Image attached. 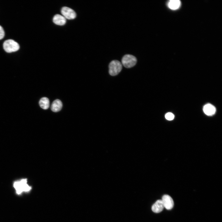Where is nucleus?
<instances>
[{"instance_id": "13", "label": "nucleus", "mask_w": 222, "mask_h": 222, "mask_svg": "<svg viewBox=\"0 0 222 222\" xmlns=\"http://www.w3.org/2000/svg\"><path fill=\"white\" fill-rule=\"evenodd\" d=\"M165 117L167 120L171 121L174 119V115L172 113L169 112L165 114Z\"/></svg>"}, {"instance_id": "5", "label": "nucleus", "mask_w": 222, "mask_h": 222, "mask_svg": "<svg viewBox=\"0 0 222 222\" xmlns=\"http://www.w3.org/2000/svg\"><path fill=\"white\" fill-rule=\"evenodd\" d=\"M61 13L63 16L68 19H73L76 17V14L75 11L72 9L64 6L61 10Z\"/></svg>"}, {"instance_id": "3", "label": "nucleus", "mask_w": 222, "mask_h": 222, "mask_svg": "<svg viewBox=\"0 0 222 222\" xmlns=\"http://www.w3.org/2000/svg\"><path fill=\"white\" fill-rule=\"evenodd\" d=\"M3 47L5 51L8 53L17 51L19 48V44L12 39L6 40L3 43Z\"/></svg>"}, {"instance_id": "6", "label": "nucleus", "mask_w": 222, "mask_h": 222, "mask_svg": "<svg viewBox=\"0 0 222 222\" xmlns=\"http://www.w3.org/2000/svg\"><path fill=\"white\" fill-rule=\"evenodd\" d=\"M164 208L167 210H170L173 207L174 203L173 199L169 195H164L161 199Z\"/></svg>"}, {"instance_id": "2", "label": "nucleus", "mask_w": 222, "mask_h": 222, "mask_svg": "<svg viewBox=\"0 0 222 222\" xmlns=\"http://www.w3.org/2000/svg\"><path fill=\"white\" fill-rule=\"evenodd\" d=\"M109 67V74L112 76H115L121 70L122 65L119 61L114 60L110 63Z\"/></svg>"}, {"instance_id": "10", "label": "nucleus", "mask_w": 222, "mask_h": 222, "mask_svg": "<svg viewBox=\"0 0 222 222\" xmlns=\"http://www.w3.org/2000/svg\"><path fill=\"white\" fill-rule=\"evenodd\" d=\"M62 107V103L61 101L59 99H56L52 102L51 109L53 112H57L60 110Z\"/></svg>"}, {"instance_id": "9", "label": "nucleus", "mask_w": 222, "mask_h": 222, "mask_svg": "<svg viewBox=\"0 0 222 222\" xmlns=\"http://www.w3.org/2000/svg\"><path fill=\"white\" fill-rule=\"evenodd\" d=\"M53 21L54 23L59 25H64L66 22V19L63 16L57 14L55 15L53 18Z\"/></svg>"}, {"instance_id": "4", "label": "nucleus", "mask_w": 222, "mask_h": 222, "mask_svg": "<svg viewBox=\"0 0 222 222\" xmlns=\"http://www.w3.org/2000/svg\"><path fill=\"white\" fill-rule=\"evenodd\" d=\"M137 62L136 57L134 56L130 55H125L121 60L122 64L124 67L130 68L134 66Z\"/></svg>"}, {"instance_id": "14", "label": "nucleus", "mask_w": 222, "mask_h": 222, "mask_svg": "<svg viewBox=\"0 0 222 222\" xmlns=\"http://www.w3.org/2000/svg\"><path fill=\"white\" fill-rule=\"evenodd\" d=\"M5 35V32L3 28L0 25V39L3 38Z\"/></svg>"}, {"instance_id": "1", "label": "nucleus", "mask_w": 222, "mask_h": 222, "mask_svg": "<svg viewBox=\"0 0 222 222\" xmlns=\"http://www.w3.org/2000/svg\"><path fill=\"white\" fill-rule=\"evenodd\" d=\"M27 179L14 182V187L17 194H20L23 191L28 192L31 190V187L27 184Z\"/></svg>"}, {"instance_id": "12", "label": "nucleus", "mask_w": 222, "mask_h": 222, "mask_svg": "<svg viewBox=\"0 0 222 222\" xmlns=\"http://www.w3.org/2000/svg\"><path fill=\"white\" fill-rule=\"evenodd\" d=\"M180 5V2L179 0H171L169 1L168 5L169 7L172 10L178 9Z\"/></svg>"}, {"instance_id": "8", "label": "nucleus", "mask_w": 222, "mask_h": 222, "mask_svg": "<svg viewBox=\"0 0 222 222\" xmlns=\"http://www.w3.org/2000/svg\"><path fill=\"white\" fill-rule=\"evenodd\" d=\"M203 111L206 115L210 116L215 113L216 109L215 106L211 104H207L204 106Z\"/></svg>"}, {"instance_id": "11", "label": "nucleus", "mask_w": 222, "mask_h": 222, "mask_svg": "<svg viewBox=\"0 0 222 222\" xmlns=\"http://www.w3.org/2000/svg\"><path fill=\"white\" fill-rule=\"evenodd\" d=\"M39 103L40 107L44 109H48L49 107V99L46 97H43L41 98L39 101Z\"/></svg>"}, {"instance_id": "7", "label": "nucleus", "mask_w": 222, "mask_h": 222, "mask_svg": "<svg viewBox=\"0 0 222 222\" xmlns=\"http://www.w3.org/2000/svg\"><path fill=\"white\" fill-rule=\"evenodd\" d=\"M164 207L161 199H159L152 206L151 209L153 212L158 213L162 212Z\"/></svg>"}]
</instances>
